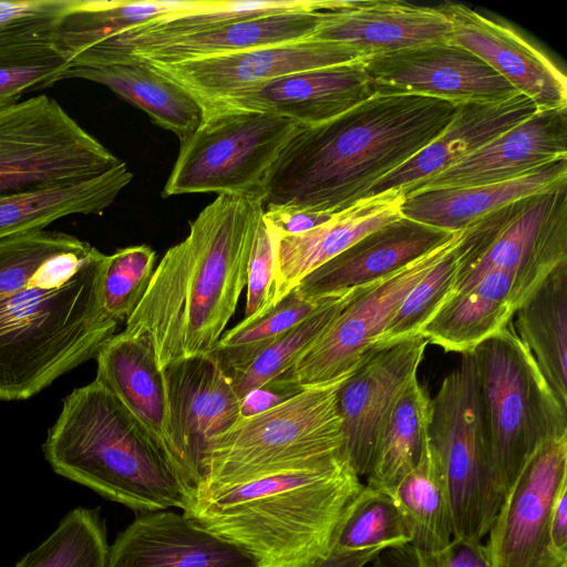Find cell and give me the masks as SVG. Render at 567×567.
<instances>
[{
	"mask_svg": "<svg viewBox=\"0 0 567 567\" xmlns=\"http://www.w3.org/2000/svg\"><path fill=\"white\" fill-rule=\"evenodd\" d=\"M456 107L424 95L374 93L326 123L302 126L267 175L265 209H346L434 141Z\"/></svg>",
	"mask_w": 567,
	"mask_h": 567,
	"instance_id": "1",
	"label": "cell"
},
{
	"mask_svg": "<svg viewBox=\"0 0 567 567\" xmlns=\"http://www.w3.org/2000/svg\"><path fill=\"white\" fill-rule=\"evenodd\" d=\"M264 212L261 196L218 195L154 269L123 332L144 339L161 369L214 353L247 285Z\"/></svg>",
	"mask_w": 567,
	"mask_h": 567,
	"instance_id": "2",
	"label": "cell"
},
{
	"mask_svg": "<svg viewBox=\"0 0 567 567\" xmlns=\"http://www.w3.org/2000/svg\"><path fill=\"white\" fill-rule=\"evenodd\" d=\"M343 454L195 491L183 513L257 567H311L363 488Z\"/></svg>",
	"mask_w": 567,
	"mask_h": 567,
	"instance_id": "3",
	"label": "cell"
},
{
	"mask_svg": "<svg viewBox=\"0 0 567 567\" xmlns=\"http://www.w3.org/2000/svg\"><path fill=\"white\" fill-rule=\"evenodd\" d=\"M107 255L89 243L58 255L0 301V400H27L95 358L118 322L103 308Z\"/></svg>",
	"mask_w": 567,
	"mask_h": 567,
	"instance_id": "4",
	"label": "cell"
},
{
	"mask_svg": "<svg viewBox=\"0 0 567 567\" xmlns=\"http://www.w3.org/2000/svg\"><path fill=\"white\" fill-rule=\"evenodd\" d=\"M42 450L56 474L134 512L187 505V492L156 441L95 379L63 399Z\"/></svg>",
	"mask_w": 567,
	"mask_h": 567,
	"instance_id": "5",
	"label": "cell"
},
{
	"mask_svg": "<svg viewBox=\"0 0 567 567\" xmlns=\"http://www.w3.org/2000/svg\"><path fill=\"white\" fill-rule=\"evenodd\" d=\"M472 353L492 467L504 499L536 449L567 435V410L548 386L513 320Z\"/></svg>",
	"mask_w": 567,
	"mask_h": 567,
	"instance_id": "6",
	"label": "cell"
},
{
	"mask_svg": "<svg viewBox=\"0 0 567 567\" xmlns=\"http://www.w3.org/2000/svg\"><path fill=\"white\" fill-rule=\"evenodd\" d=\"M342 381L305 388L272 409L239 419L210 444L196 491L343 454L337 405Z\"/></svg>",
	"mask_w": 567,
	"mask_h": 567,
	"instance_id": "7",
	"label": "cell"
},
{
	"mask_svg": "<svg viewBox=\"0 0 567 567\" xmlns=\"http://www.w3.org/2000/svg\"><path fill=\"white\" fill-rule=\"evenodd\" d=\"M429 445L446 478L453 539L483 543L503 498L492 467L472 352L462 353L457 368L431 399Z\"/></svg>",
	"mask_w": 567,
	"mask_h": 567,
	"instance_id": "8",
	"label": "cell"
},
{
	"mask_svg": "<svg viewBox=\"0 0 567 567\" xmlns=\"http://www.w3.org/2000/svg\"><path fill=\"white\" fill-rule=\"evenodd\" d=\"M452 291L491 270L513 279L517 308L567 261V184L514 200L461 230Z\"/></svg>",
	"mask_w": 567,
	"mask_h": 567,
	"instance_id": "9",
	"label": "cell"
},
{
	"mask_svg": "<svg viewBox=\"0 0 567 567\" xmlns=\"http://www.w3.org/2000/svg\"><path fill=\"white\" fill-rule=\"evenodd\" d=\"M302 127L272 113L209 107L181 141L163 197L196 193L261 196L267 175Z\"/></svg>",
	"mask_w": 567,
	"mask_h": 567,
	"instance_id": "10",
	"label": "cell"
},
{
	"mask_svg": "<svg viewBox=\"0 0 567 567\" xmlns=\"http://www.w3.org/2000/svg\"><path fill=\"white\" fill-rule=\"evenodd\" d=\"M123 163L47 94L0 109V196L96 177Z\"/></svg>",
	"mask_w": 567,
	"mask_h": 567,
	"instance_id": "11",
	"label": "cell"
},
{
	"mask_svg": "<svg viewBox=\"0 0 567 567\" xmlns=\"http://www.w3.org/2000/svg\"><path fill=\"white\" fill-rule=\"evenodd\" d=\"M460 231L408 266L355 288L337 318L289 370L297 383L309 388L346 379L375 344L408 292L455 246Z\"/></svg>",
	"mask_w": 567,
	"mask_h": 567,
	"instance_id": "12",
	"label": "cell"
},
{
	"mask_svg": "<svg viewBox=\"0 0 567 567\" xmlns=\"http://www.w3.org/2000/svg\"><path fill=\"white\" fill-rule=\"evenodd\" d=\"M163 371L169 443L189 499L210 444L239 421L240 399L213 353L174 361Z\"/></svg>",
	"mask_w": 567,
	"mask_h": 567,
	"instance_id": "13",
	"label": "cell"
},
{
	"mask_svg": "<svg viewBox=\"0 0 567 567\" xmlns=\"http://www.w3.org/2000/svg\"><path fill=\"white\" fill-rule=\"evenodd\" d=\"M565 486L567 435L540 444L507 491L484 543L491 567L567 563L553 554L548 538L553 504Z\"/></svg>",
	"mask_w": 567,
	"mask_h": 567,
	"instance_id": "14",
	"label": "cell"
},
{
	"mask_svg": "<svg viewBox=\"0 0 567 567\" xmlns=\"http://www.w3.org/2000/svg\"><path fill=\"white\" fill-rule=\"evenodd\" d=\"M374 93L416 94L454 103L498 102L518 92L471 51L434 42L364 59Z\"/></svg>",
	"mask_w": 567,
	"mask_h": 567,
	"instance_id": "15",
	"label": "cell"
},
{
	"mask_svg": "<svg viewBox=\"0 0 567 567\" xmlns=\"http://www.w3.org/2000/svg\"><path fill=\"white\" fill-rule=\"evenodd\" d=\"M427 343L417 333L377 344L340 383L342 452L358 476L370 472L382 424L401 391L416 377Z\"/></svg>",
	"mask_w": 567,
	"mask_h": 567,
	"instance_id": "16",
	"label": "cell"
},
{
	"mask_svg": "<svg viewBox=\"0 0 567 567\" xmlns=\"http://www.w3.org/2000/svg\"><path fill=\"white\" fill-rule=\"evenodd\" d=\"M367 59L357 49L307 38L176 64H150L203 106L302 71ZM148 64V63H147Z\"/></svg>",
	"mask_w": 567,
	"mask_h": 567,
	"instance_id": "17",
	"label": "cell"
},
{
	"mask_svg": "<svg viewBox=\"0 0 567 567\" xmlns=\"http://www.w3.org/2000/svg\"><path fill=\"white\" fill-rule=\"evenodd\" d=\"M451 25V42L471 51L538 111L567 109L566 75L511 25L454 2L439 6Z\"/></svg>",
	"mask_w": 567,
	"mask_h": 567,
	"instance_id": "18",
	"label": "cell"
},
{
	"mask_svg": "<svg viewBox=\"0 0 567 567\" xmlns=\"http://www.w3.org/2000/svg\"><path fill=\"white\" fill-rule=\"evenodd\" d=\"M567 158V109L537 111L446 169L401 193L460 188L519 178Z\"/></svg>",
	"mask_w": 567,
	"mask_h": 567,
	"instance_id": "19",
	"label": "cell"
},
{
	"mask_svg": "<svg viewBox=\"0 0 567 567\" xmlns=\"http://www.w3.org/2000/svg\"><path fill=\"white\" fill-rule=\"evenodd\" d=\"M374 94L364 59L286 75L205 109L272 113L302 126L326 123Z\"/></svg>",
	"mask_w": 567,
	"mask_h": 567,
	"instance_id": "20",
	"label": "cell"
},
{
	"mask_svg": "<svg viewBox=\"0 0 567 567\" xmlns=\"http://www.w3.org/2000/svg\"><path fill=\"white\" fill-rule=\"evenodd\" d=\"M450 37V22L439 7L398 0H330L311 38L350 45L370 58Z\"/></svg>",
	"mask_w": 567,
	"mask_h": 567,
	"instance_id": "21",
	"label": "cell"
},
{
	"mask_svg": "<svg viewBox=\"0 0 567 567\" xmlns=\"http://www.w3.org/2000/svg\"><path fill=\"white\" fill-rule=\"evenodd\" d=\"M455 233L401 216L315 269L296 289L305 297L326 298L369 285L429 254Z\"/></svg>",
	"mask_w": 567,
	"mask_h": 567,
	"instance_id": "22",
	"label": "cell"
},
{
	"mask_svg": "<svg viewBox=\"0 0 567 567\" xmlns=\"http://www.w3.org/2000/svg\"><path fill=\"white\" fill-rule=\"evenodd\" d=\"M106 567H256L233 545L173 511L140 513L110 546Z\"/></svg>",
	"mask_w": 567,
	"mask_h": 567,
	"instance_id": "23",
	"label": "cell"
},
{
	"mask_svg": "<svg viewBox=\"0 0 567 567\" xmlns=\"http://www.w3.org/2000/svg\"><path fill=\"white\" fill-rule=\"evenodd\" d=\"M403 200L401 190H386L358 200L309 231L293 236L275 234L272 308L315 269L369 233L401 217Z\"/></svg>",
	"mask_w": 567,
	"mask_h": 567,
	"instance_id": "24",
	"label": "cell"
},
{
	"mask_svg": "<svg viewBox=\"0 0 567 567\" xmlns=\"http://www.w3.org/2000/svg\"><path fill=\"white\" fill-rule=\"evenodd\" d=\"M532 100L518 93L498 102L458 104L446 128L410 161L380 179L365 194L403 190L452 166L537 112Z\"/></svg>",
	"mask_w": 567,
	"mask_h": 567,
	"instance_id": "25",
	"label": "cell"
},
{
	"mask_svg": "<svg viewBox=\"0 0 567 567\" xmlns=\"http://www.w3.org/2000/svg\"><path fill=\"white\" fill-rule=\"evenodd\" d=\"M318 0L195 1L185 10L131 27L82 52L70 65L122 61L171 40L258 16L320 7Z\"/></svg>",
	"mask_w": 567,
	"mask_h": 567,
	"instance_id": "26",
	"label": "cell"
},
{
	"mask_svg": "<svg viewBox=\"0 0 567 567\" xmlns=\"http://www.w3.org/2000/svg\"><path fill=\"white\" fill-rule=\"evenodd\" d=\"M95 359V380L147 430L176 472L168 437L165 375L151 346L122 331L101 348Z\"/></svg>",
	"mask_w": 567,
	"mask_h": 567,
	"instance_id": "27",
	"label": "cell"
},
{
	"mask_svg": "<svg viewBox=\"0 0 567 567\" xmlns=\"http://www.w3.org/2000/svg\"><path fill=\"white\" fill-rule=\"evenodd\" d=\"M329 3L330 0L323 1L317 8L275 12L230 22L171 40L124 60L137 59L161 65L176 64L303 40L318 30L323 10Z\"/></svg>",
	"mask_w": 567,
	"mask_h": 567,
	"instance_id": "28",
	"label": "cell"
},
{
	"mask_svg": "<svg viewBox=\"0 0 567 567\" xmlns=\"http://www.w3.org/2000/svg\"><path fill=\"white\" fill-rule=\"evenodd\" d=\"M564 184H567V158L508 182L413 193L404 196L401 214L405 218L453 233L514 200Z\"/></svg>",
	"mask_w": 567,
	"mask_h": 567,
	"instance_id": "29",
	"label": "cell"
},
{
	"mask_svg": "<svg viewBox=\"0 0 567 567\" xmlns=\"http://www.w3.org/2000/svg\"><path fill=\"white\" fill-rule=\"evenodd\" d=\"M69 79H82L109 87L146 113L155 125L174 133L179 142L197 128L204 116L202 104L187 90L137 59L70 65L61 81Z\"/></svg>",
	"mask_w": 567,
	"mask_h": 567,
	"instance_id": "30",
	"label": "cell"
},
{
	"mask_svg": "<svg viewBox=\"0 0 567 567\" xmlns=\"http://www.w3.org/2000/svg\"><path fill=\"white\" fill-rule=\"evenodd\" d=\"M513 279L502 270L487 271L453 291L420 333L452 352H472L514 318Z\"/></svg>",
	"mask_w": 567,
	"mask_h": 567,
	"instance_id": "31",
	"label": "cell"
},
{
	"mask_svg": "<svg viewBox=\"0 0 567 567\" xmlns=\"http://www.w3.org/2000/svg\"><path fill=\"white\" fill-rule=\"evenodd\" d=\"M132 178L124 162L96 177L0 196V240L45 229L68 216L100 215Z\"/></svg>",
	"mask_w": 567,
	"mask_h": 567,
	"instance_id": "32",
	"label": "cell"
},
{
	"mask_svg": "<svg viewBox=\"0 0 567 567\" xmlns=\"http://www.w3.org/2000/svg\"><path fill=\"white\" fill-rule=\"evenodd\" d=\"M514 316L516 333L567 410V261L546 276Z\"/></svg>",
	"mask_w": 567,
	"mask_h": 567,
	"instance_id": "33",
	"label": "cell"
},
{
	"mask_svg": "<svg viewBox=\"0 0 567 567\" xmlns=\"http://www.w3.org/2000/svg\"><path fill=\"white\" fill-rule=\"evenodd\" d=\"M431 398L416 377L401 391L374 446L365 486L392 495L417 464L429 440Z\"/></svg>",
	"mask_w": 567,
	"mask_h": 567,
	"instance_id": "34",
	"label": "cell"
},
{
	"mask_svg": "<svg viewBox=\"0 0 567 567\" xmlns=\"http://www.w3.org/2000/svg\"><path fill=\"white\" fill-rule=\"evenodd\" d=\"M392 497L410 532L411 545L423 551H440L453 542L447 483L429 440L417 464L396 485Z\"/></svg>",
	"mask_w": 567,
	"mask_h": 567,
	"instance_id": "35",
	"label": "cell"
},
{
	"mask_svg": "<svg viewBox=\"0 0 567 567\" xmlns=\"http://www.w3.org/2000/svg\"><path fill=\"white\" fill-rule=\"evenodd\" d=\"M194 3V0H76L60 22L54 43L69 56L70 62L82 52L133 25L188 9Z\"/></svg>",
	"mask_w": 567,
	"mask_h": 567,
	"instance_id": "36",
	"label": "cell"
},
{
	"mask_svg": "<svg viewBox=\"0 0 567 567\" xmlns=\"http://www.w3.org/2000/svg\"><path fill=\"white\" fill-rule=\"evenodd\" d=\"M337 296L311 298L295 289L259 319L250 323L240 321L224 332L213 354L226 374L240 371L260 352Z\"/></svg>",
	"mask_w": 567,
	"mask_h": 567,
	"instance_id": "37",
	"label": "cell"
},
{
	"mask_svg": "<svg viewBox=\"0 0 567 567\" xmlns=\"http://www.w3.org/2000/svg\"><path fill=\"white\" fill-rule=\"evenodd\" d=\"M109 549L100 509L76 507L16 567H106Z\"/></svg>",
	"mask_w": 567,
	"mask_h": 567,
	"instance_id": "38",
	"label": "cell"
},
{
	"mask_svg": "<svg viewBox=\"0 0 567 567\" xmlns=\"http://www.w3.org/2000/svg\"><path fill=\"white\" fill-rule=\"evenodd\" d=\"M410 543V532L392 495L364 485L341 518L331 549L359 551Z\"/></svg>",
	"mask_w": 567,
	"mask_h": 567,
	"instance_id": "39",
	"label": "cell"
},
{
	"mask_svg": "<svg viewBox=\"0 0 567 567\" xmlns=\"http://www.w3.org/2000/svg\"><path fill=\"white\" fill-rule=\"evenodd\" d=\"M354 289L334 297L260 352L246 368L227 374L238 398L241 400L250 391L292 369L300 357L337 318Z\"/></svg>",
	"mask_w": 567,
	"mask_h": 567,
	"instance_id": "40",
	"label": "cell"
},
{
	"mask_svg": "<svg viewBox=\"0 0 567 567\" xmlns=\"http://www.w3.org/2000/svg\"><path fill=\"white\" fill-rule=\"evenodd\" d=\"M69 56L54 41H34L0 49V109L29 92L61 81Z\"/></svg>",
	"mask_w": 567,
	"mask_h": 567,
	"instance_id": "41",
	"label": "cell"
},
{
	"mask_svg": "<svg viewBox=\"0 0 567 567\" xmlns=\"http://www.w3.org/2000/svg\"><path fill=\"white\" fill-rule=\"evenodd\" d=\"M85 241L55 230H34L0 240V301L30 286L44 266Z\"/></svg>",
	"mask_w": 567,
	"mask_h": 567,
	"instance_id": "42",
	"label": "cell"
},
{
	"mask_svg": "<svg viewBox=\"0 0 567 567\" xmlns=\"http://www.w3.org/2000/svg\"><path fill=\"white\" fill-rule=\"evenodd\" d=\"M156 254L147 245L130 246L107 255L102 300L109 317L126 322L132 316L154 272Z\"/></svg>",
	"mask_w": 567,
	"mask_h": 567,
	"instance_id": "43",
	"label": "cell"
},
{
	"mask_svg": "<svg viewBox=\"0 0 567 567\" xmlns=\"http://www.w3.org/2000/svg\"><path fill=\"white\" fill-rule=\"evenodd\" d=\"M456 244L408 292L374 346L420 333L421 329L449 298L456 275Z\"/></svg>",
	"mask_w": 567,
	"mask_h": 567,
	"instance_id": "44",
	"label": "cell"
},
{
	"mask_svg": "<svg viewBox=\"0 0 567 567\" xmlns=\"http://www.w3.org/2000/svg\"><path fill=\"white\" fill-rule=\"evenodd\" d=\"M76 0L0 1V49L34 41H54L63 17Z\"/></svg>",
	"mask_w": 567,
	"mask_h": 567,
	"instance_id": "45",
	"label": "cell"
},
{
	"mask_svg": "<svg viewBox=\"0 0 567 567\" xmlns=\"http://www.w3.org/2000/svg\"><path fill=\"white\" fill-rule=\"evenodd\" d=\"M372 567H491L484 543L471 544L453 539L440 551H423L411 544L382 549ZM556 567H567V563Z\"/></svg>",
	"mask_w": 567,
	"mask_h": 567,
	"instance_id": "46",
	"label": "cell"
},
{
	"mask_svg": "<svg viewBox=\"0 0 567 567\" xmlns=\"http://www.w3.org/2000/svg\"><path fill=\"white\" fill-rule=\"evenodd\" d=\"M275 241V233L262 218L249 257L244 323H250L272 309Z\"/></svg>",
	"mask_w": 567,
	"mask_h": 567,
	"instance_id": "47",
	"label": "cell"
},
{
	"mask_svg": "<svg viewBox=\"0 0 567 567\" xmlns=\"http://www.w3.org/2000/svg\"><path fill=\"white\" fill-rule=\"evenodd\" d=\"M303 389L292 378L290 371H287L250 391L240 400V419L250 417L272 409Z\"/></svg>",
	"mask_w": 567,
	"mask_h": 567,
	"instance_id": "48",
	"label": "cell"
},
{
	"mask_svg": "<svg viewBox=\"0 0 567 567\" xmlns=\"http://www.w3.org/2000/svg\"><path fill=\"white\" fill-rule=\"evenodd\" d=\"M333 215L291 207H276L265 209L262 218L276 235L293 236L324 224Z\"/></svg>",
	"mask_w": 567,
	"mask_h": 567,
	"instance_id": "49",
	"label": "cell"
},
{
	"mask_svg": "<svg viewBox=\"0 0 567 567\" xmlns=\"http://www.w3.org/2000/svg\"><path fill=\"white\" fill-rule=\"evenodd\" d=\"M549 546L553 554L563 561L567 560V486L563 487L553 504L549 527Z\"/></svg>",
	"mask_w": 567,
	"mask_h": 567,
	"instance_id": "50",
	"label": "cell"
},
{
	"mask_svg": "<svg viewBox=\"0 0 567 567\" xmlns=\"http://www.w3.org/2000/svg\"><path fill=\"white\" fill-rule=\"evenodd\" d=\"M384 548H372L359 551L330 550L329 554L311 567H365L371 564Z\"/></svg>",
	"mask_w": 567,
	"mask_h": 567,
	"instance_id": "51",
	"label": "cell"
},
{
	"mask_svg": "<svg viewBox=\"0 0 567 567\" xmlns=\"http://www.w3.org/2000/svg\"><path fill=\"white\" fill-rule=\"evenodd\" d=\"M257 567V566H256Z\"/></svg>",
	"mask_w": 567,
	"mask_h": 567,
	"instance_id": "52",
	"label": "cell"
}]
</instances>
